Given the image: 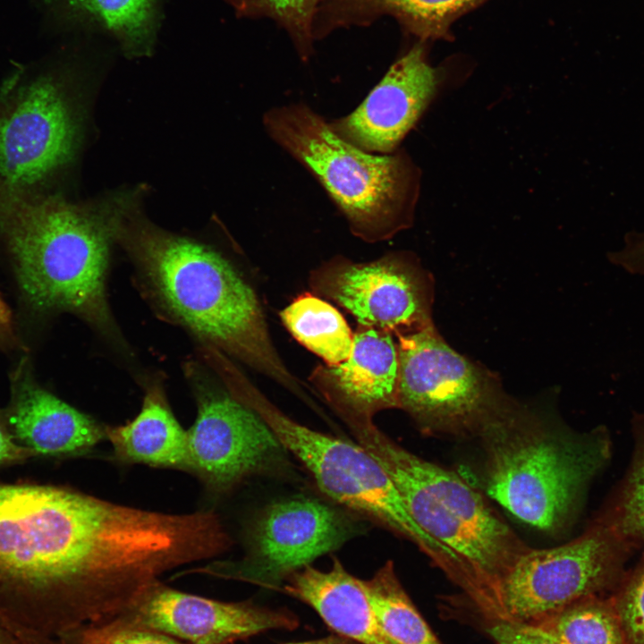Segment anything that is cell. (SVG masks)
I'll list each match as a JSON object with an SVG mask.
<instances>
[{
    "instance_id": "6da1fadb",
    "label": "cell",
    "mask_w": 644,
    "mask_h": 644,
    "mask_svg": "<svg viewBox=\"0 0 644 644\" xmlns=\"http://www.w3.org/2000/svg\"><path fill=\"white\" fill-rule=\"evenodd\" d=\"M177 514L59 486L0 483V614L32 644H58L125 613L182 564Z\"/></svg>"
},
{
    "instance_id": "7a4b0ae2",
    "label": "cell",
    "mask_w": 644,
    "mask_h": 644,
    "mask_svg": "<svg viewBox=\"0 0 644 644\" xmlns=\"http://www.w3.org/2000/svg\"><path fill=\"white\" fill-rule=\"evenodd\" d=\"M134 195L76 203L0 177V238L33 309L69 311L114 332L106 293L110 247Z\"/></svg>"
},
{
    "instance_id": "3957f363",
    "label": "cell",
    "mask_w": 644,
    "mask_h": 644,
    "mask_svg": "<svg viewBox=\"0 0 644 644\" xmlns=\"http://www.w3.org/2000/svg\"><path fill=\"white\" fill-rule=\"evenodd\" d=\"M138 201L120 220L116 241L130 251L158 302L182 325L228 354L304 397L281 360L258 299L220 253L145 220Z\"/></svg>"
},
{
    "instance_id": "277c9868",
    "label": "cell",
    "mask_w": 644,
    "mask_h": 644,
    "mask_svg": "<svg viewBox=\"0 0 644 644\" xmlns=\"http://www.w3.org/2000/svg\"><path fill=\"white\" fill-rule=\"evenodd\" d=\"M347 425L390 477L411 518L450 552L456 586L478 613L493 614L502 581L530 547L454 471L399 445L373 420Z\"/></svg>"
},
{
    "instance_id": "5b68a950",
    "label": "cell",
    "mask_w": 644,
    "mask_h": 644,
    "mask_svg": "<svg viewBox=\"0 0 644 644\" xmlns=\"http://www.w3.org/2000/svg\"><path fill=\"white\" fill-rule=\"evenodd\" d=\"M476 436L488 495L521 521L549 533L569 522L608 453L601 429L572 433L513 399Z\"/></svg>"
},
{
    "instance_id": "8992f818",
    "label": "cell",
    "mask_w": 644,
    "mask_h": 644,
    "mask_svg": "<svg viewBox=\"0 0 644 644\" xmlns=\"http://www.w3.org/2000/svg\"><path fill=\"white\" fill-rule=\"evenodd\" d=\"M263 123L274 142L319 182L353 235L377 242L412 225L421 173L404 150L366 152L304 103L273 107Z\"/></svg>"
},
{
    "instance_id": "52a82bcc",
    "label": "cell",
    "mask_w": 644,
    "mask_h": 644,
    "mask_svg": "<svg viewBox=\"0 0 644 644\" xmlns=\"http://www.w3.org/2000/svg\"><path fill=\"white\" fill-rule=\"evenodd\" d=\"M228 392L257 412L285 451L335 502L409 539L446 576L456 564L450 552L411 518L394 482L359 443L306 427L273 404L235 367L224 379Z\"/></svg>"
},
{
    "instance_id": "ba28073f",
    "label": "cell",
    "mask_w": 644,
    "mask_h": 644,
    "mask_svg": "<svg viewBox=\"0 0 644 644\" xmlns=\"http://www.w3.org/2000/svg\"><path fill=\"white\" fill-rule=\"evenodd\" d=\"M13 74L0 89V177L29 189L74 157L81 119L72 62Z\"/></svg>"
},
{
    "instance_id": "9c48e42d",
    "label": "cell",
    "mask_w": 644,
    "mask_h": 644,
    "mask_svg": "<svg viewBox=\"0 0 644 644\" xmlns=\"http://www.w3.org/2000/svg\"><path fill=\"white\" fill-rule=\"evenodd\" d=\"M396 338L398 408L423 432L476 436L512 400L492 373L450 347L433 325Z\"/></svg>"
},
{
    "instance_id": "30bf717a",
    "label": "cell",
    "mask_w": 644,
    "mask_h": 644,
    "mask_svg": "<svg viewBox=\"0 0 644 644\" xmlns=\"http://www.w3.org/2000/svg\"><path fill=\"white\" fill-rule=\"evenodd\" d=\"M626 539L601 519L563 545L530 547L502 581L491 615L538 623L580 599L595 596L614 573Z\"/></svg>"
},
{
    "instance_id": "8fae6325",
    "label": "cell",
    "mask_w": 644,
    "mask_h": 644,
    "mask_svg": "<svg viewBox=\"0 0 644 644\" xmlns=\"http://www.w3.org/2000/svg\"><path fill=\"white\" fill-rule=\"evenodd\" d=\"M309 284L316 295L333 301L363 326L397 336L433 325L431 279L408 253L369 262L335 257L310 273Z\"/></svg>"
},
{
    "instance_id": "7c38bea8",
    "label": "cell",
    "mask_w": 644,
    "mask_h": 644,
    "mask_svg": "<svg viewBox=\"0 0 644 644\" xmlns=\"http://www.w3.org/2000/svg\"><path fill=\"white\" fill-rule=\"evenodd\" d=\"M196 379L198 414L187 430V470L209 489L225 492L280 467L285 450L261 417L229 392Z\"/></svg>"
},
{
    "instance_id": "4fadbf2b",
    "label": "cell",
    "mask_w": 644,
    "mask_h": 644,
    "mask_svg": "<svg viewBox=\"0 0 644 644\" xmlns=\"http://www.w3.org/2000/svg\"><path fill=\"white\" fill-rule=\"evenodd\" d=\"M352 532L346 519L327 504L309 497L283 500L253 521L244 559L215 562L195 571L272 585L336 549Z\"/></svg>"
},
{
    "instance_id": "5bb4252c",
    "label": "cell",
    "mask_w": 644,
    "mask_h": 644,
    "mask_svg": "<svg viewBox=\"0 0 644 644\" xmlns=\"http://www.w3.org/2000/svg\"><path fill=\"white\" fill-rule=\"evenodd\" d=\"M425 41L400 56L351 114L329 122L346 142L369 153H394L431 103L442 72L428 60Z\"/></svg>"
},
{
    "instance_id": "9a60e30c",
    "label": "cell",
    "mask_w": 644,
    "mask_h": 644,
    "mask_svg": "<svg viewBox=\"0 0 644 644\" xmlns=\"http://www.w3.org/2000/svg\"><path fill=\"white\" fill-rule=\"evenodd\" d=\"M127 620L191 644H230L268 630H292L297 619L283 611L226 603L184 593L159 581L125 612Z\"/></svg>"
},
{
    "instance_id": "2e32d148",
    "label": "cell",
    "mask_w": 644,
    "mask_h": 644,
    "mask_svg": "<svg viewBox=\"0 0 644 644\" xmlns=\"http://www.w3.org/2000/svg\"><path fill=\"white\" fill-rule=\"evenodd\" d=\"M393 336L358 325L350 357L310 374L309 381L345 423L373 420L378 411L398 408L399 360Z\"/></svg>"
},
{
    "instance_id": "e0dca14e",
    "label": "cell",
    "mask_w": 644,
    "mask_h": 644,
    "mask_svg": "<svg viewBox=\"0 0 644 644\" xmlns=\"http://www.w3.org/2000/svg\"><path fill=\"white\" fill-rule=\"evenodd\" d=\"M11 386L8 424L15 440L37 456L80 455L106 437V427L39 386L25 366Z\"/></svg>"
},
{
    "instance_id": "ac0fdd59",
    "label": "cell",
    "mask_w": 644,
    "mask_h": 644,
    "mask_svg": "<svg viewBox=\"0 0 644 644\" xmlns=\"http://www.w3.org/2000/svg\"><path fill=\"white\" fill-rule=\"evenodd\" d=\"M52 35L106 36L127 58L149 56L164 20L165 0H32Z\"/></svg>"
},
{
    "instance_id": "d6986e66",
    "label": "cell",
    "mask_w": 644,
    "mask_h": 644,
    "mask_svg": "<svg viewBox=\"0 0 644 644\" xmlns=\"http://www.w3.org/2000/svg\"><path fill=\"white\" fill-rule=\"evenodd\" d=\"M487 0H321L313 35L321 40L340 29L368 27L384 16L425 42L453 39L452 27L462 15Z\"/></svg>"
},
{
    "instance_id": "ffe728a7",
    "label": "cell",
    "mask_w": 644,
    "mask_h": 644,
    "mask_svg": "<svg viewBox=\"0 0 644 644\" xmlns=\"http://www.w3.org/2000/svg\"><path fill=\"white\" fill-rule=\"evenodd\" d=\"M285 591L313 607L341 636L360 644H397L379 623L362 580L334 558L327 571L310 564L290 574Z\"/></svg>"
},
{
    "instance_id": "44dd1931",
    "label": "cell",
    "mask_w": 644,
    "mask_h": 644,
    "mask_svg": "<svg viewBox=\"0 0 644 644\" xmlns=\"http://www.w3.org/2000/svg\"><path fill=\"white\" fill-rule=\"evenodd\" d=\"M106 437L123 462L188 469L187 430L157 384L148 386L138 415L124 425L106 427Z\"/></svg>"
},
{
    "instance_id": "7402d4cb",
    "label": "cell",
    "mask_w": 644,
    "mask_h": 644,
    "mask_svg": "<svg viewBox=\"0 0 644 644\" xmlns=\"http://www.w3.org/2000/svg\"><path fill=\"white\" fill-rule=\"evenodd\" d=\"M291 335L326 365L346 360L353 347V332L343 315L321 297L305 292L280 312Z\"/></svg>"
},
{
    "instance_id": "603a6c76",
    "label": "cell",
    "mask_w": 644,
    "mask_h": 644,
    "mask_svg": "<svg viewBox=\"0 0 644 644\" xmlns=\"http://www.w3.org/2000/svg\"><path fill=\"white\" fill-rule=\"evenodd\" d=\"M362 584L379 623L397 644H443L402 586L391 561Z\"/></svg>"
},
{
    "instance_id": "cb8c5ba5",
    "label": "cell",
    "mask_w": 644,
    "mask_h": 644,
    "mask_svg": "<svg viewBox=\"0 0 644 644\" xmlns=\"http://www.w3.org/2000/svg\"><path fill=\"white\" fill-rule=\"evenodd\" d=\"M534 624L565 644H627L614 605L596 596L580 599Z\"/></svg>"
},
{
    "instance_id": "d4e9b609",
    "label": "cell",
    "mask_w": 644,
    "mask_h": 644,
    "mask_svg": "<svg viewBox=\"0 0 644 644\" xmlns=\"http://www.w3.org/2000/svg\"><path fill=\"white\" fill-rule=\"evenodd\" d=\"M237 17L274 21L303 62L314 54L313 21L321 0H224Z\"/></svg>"
},
{
    "instance_id": "484cf974",
    "label": "cell",
    "mask_w": 644,
    "mask_h": 644,
    "mask_svg": "<svg viewBox=\"0 0 644 644\" xmlns=\"http://www.w3.org/2000/svg\"><path fill=\"white\" fill-rule=\"evenodd\" d=\"M633 422L639 436L636 452L610 523L625 538L644 540V413L637 414Z\"/></svg>"
},
{
    "instance_id": "4316f807",
    "label": "cell",
    "mask_w": 644,
    "mask_h": 644,
    "mask_svg": "<svg viewBox=\"0 0 644 644\" xmlns=\"http://www.w3.org/2000/svg\"><path fill=\"white\" fill-rule=\"evenodd\" d=\"M68 638L75 639L76 644H182L165 633L127 619L89 624L69 634L64 640Z\"/></svg>"
},
{
    "instance_id": "83f0119b",
    "label": "cell",
    "mask_w": 644,
    "mask_h": 644,
    "mask_svg": "<svg viewBox=\"0 0 644 644\" xmlns=\"http://www.w3.org/2000/svg\"><path fill=\"white\" fill-rule=\"evenodd\" d=\"M614 607L627 643L644 644V558L616 598Z\"/></svg>"
},
{
    "instance_id": "f1b7e54d",
    "label": "cell",
    "mask_w": 644,
    "mask_h": 644,
    "mask_svg": "<svg viewBox=\"0 0 644 644\" xmlns=\"http://www.w3.org/2000/svg\"><path fill=\"white\" fill-rule=\"evenodd\" d=\"M496 644H565L543 627L496 615L479 614Z\"/></svg>"
},
{
    "instance_id": "f546056e",
    "label": "cell",
    "mask_w": 644,
    "mask_h": 644,
    "mask_svg": "<svg viewBox=\"0 0 644 644\" xmlns=\"http://www.w3.org/2000/svg\"><path fill=\"white\" fill-rule=\"evenodd\" d=\"M607 259L630 275L644 276V231L625 233L623 246L608 251Z\"/></svg>"
},
{
    "instance_id": "4dcf8cb0",
    "label": "cell",
    "mask_w": 644,
    "mask_h": 644,
    "mask_svg": "<svg viewBox=\"0 0 644 644\" xmlns=\"http://www.w3.org/2000/svg\"><path fill=\"white\" fill-rule=\"evenodd\" d=\"M36 456L34 452L15 440L5 411L0 410V466L20 463Z\"/></svg>"
},
{
    "instance_id": "1f68e13d",
    "label": "cell",
    "mask_w": 644,
    "mask_h": 644,
    "mask_svg": "<svg viewBox=\"0 0 644 644\" xmlns=\"http://www.w3.org/2000/svg\"><path fill=\"white\" fill-rule=\"evenodd\" d=\"M15 343V334L11 309L0 294V346Z\"/></svg>"
},
{
    "instance_id": "d6a6232c",
    "label": "cell",
    "mask_w": 644,
    "mask_h": 644,
    "mask_svg": "<svg viewBox=\"0 0 644 644\" xmlns=\"http://www.w3.org/2000/svg\"><path fill=\"white\" fill-rule=\"evenodd\" d=\"M287 644H355V642L350 639H347V638L340 635V636H329L326 638L318 639V640H315L287 643Z\"/></svg>"
},
{
    "instance_id": "836d02e7",
    "label": "cell",
    "mask_w": 644,
    "mask_h": 644,
    "mask_svg": "<svg viewBox=\"0 0 644 644\" xmlns=\"http://www.w3.org/2000/svg\"><path fill=\"white\" fill-rule=\"evenodd\" d=\"M0 644H26L13 632L0 625Z\"/></svg>"
}]
</instances>
